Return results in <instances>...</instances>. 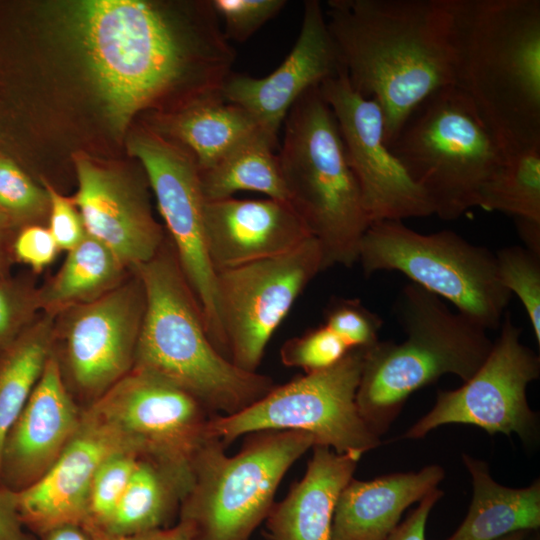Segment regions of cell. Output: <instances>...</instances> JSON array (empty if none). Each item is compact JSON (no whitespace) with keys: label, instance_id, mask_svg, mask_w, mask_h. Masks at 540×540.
<instances>
[{"label":"cell","instance_id":"1","mask_svg":"<svg viewBox=\"0 0 540 540\" xmlns=\"http://www.w3.org/2000/svg\"><path fill=\"white\" fill-rule=\"evenodd\" d=\"M71 29L117 132L173 95L187 104L220 95L236 57L212 0L182 10L141 0L80 1Z\"/></svg>","mask_w":540,"mask_h":540},{"label":"cell","instance_id":"2","mask_svg":"<svg viewBox=\"0 0 540 540\" xmlns=\"http://www.w3.org/2000/svg\"><path fill=\"white\" fill-rule=\"evenodd\" d=\"M325 14L350 86L374 100L387 145L410 113L453 85L449 0H329Z\"/></svg>","mask_w":540,"mask_h":540},{"label":"cell","instance_id":"3","mask_svg":"<svg viewBox=\"0 0 540 540\" xmlns=\"http://www.w3.org/2000/svg\"><path fill=\"white\" fill-rule=\"evenodd\" d=\"M453 85L506 155L540 146V1L449 0Z\"/></svg>","mask_w":540,"mask_h":540},{"label":"cell","instance_id":"4","mask_svg":"<svg viewBox=\"0 0 540 540\" xmlns=\"http://www.w3.org/2000/svg\"><path fill=\"white\" fill-rule=\"evenodd\" d=\"M132 271L146 301L134 369L178 385L220 416L248 408L276 386L271 377L239 368L215 348L168 237L152 259Z\"/></svg>","mask_w":540,"mask_h":540},{"label":"cell","instance_id":"5","mask_svg":"<svg viewBox=\"0 0 540 540\" xmlns=\"http://www.w3.org/2000/svg\"><path fill=\"white\" fill-rule=\"evenodd\" d=\"M395 310L406 338L366 349L356 393L360 416L379 437L412 393L446 374L466 382L493 346L487 330L414 283L402 288Z\"/></svg>","mask_w":540,"mask_h":540},{"label":"cell","instance_id":"6","mask_svg":"<svg viewBox=\"0 0 540 540\" xmlns=\"http://www.w3.org/2000/svg\"><path fill=\"white\" fill-rule=\"evenodd\" d=\"M278 155L288 203L321 245L325 270L358 261L369 227L336 118L320 86L305 91L284 120Z\"/></svg>","mask_w":540,"mask_h":540},{"label":"cell","instance_id":"7","mask_svg":"<svg viewBox=\"0 0 540 540\" xmlns=\"http://www.w3.org/2000/svg\"><path fill=\"white\" fill-rule=\"evenodd\" d=\"M433 214L447 221L476 207L506 154L467 96L454 85L421 102L388 144Z\"/></svg>","mask_w":540,"mask_h":540},{"label":"cell","instance_id":"8","mask_svg":"<svg viewBox=\"0 0 540 540\" xmlns=\"http://www.w3.org/2000/svg\"><path fill=\"white\" fill-rule=\"evenodd\" d=\"M247 436L235 455H227L213 436L196 453L178 514L195 540H250L268 516L284 475L316 445L305 432L265 430Z\"/></svg>","mask_w":540,"mask_h":540},{"label":"cell","instance_id":"9","mask_svg":"<svg viewBox=\"0 0 540 540\" xmlns=\"http://www.w3.org/2000/svg\"><path fill=\"white\" fill-rule=\"evenodd\" d=\"M357 262L367 276L402 273L485 330L501 325L511 297L500 282L495 253L450 230L422 234L399 220L374 222L361 239Z\"/></svg>","mask_w":540,"mask_h":540},{"label":"cell","instance_id":"10","mask_svg":"<svg viewBox=\"0 0 540 540\" xmlns=\"http://www.w3.org/2000/svg\"><path fill=\"white\" fill-rule=\"evenodd\" d=\"M365 351L351 349L334 366L276 385L236 414L215 415L209 434L227 446L238 437L259 431L305 432L314 437L316 445L362 456L381 444L356 405Z\"/></svg>","mask_w":540,"mask_h":540},{"label":"cell","instance_id":"11","mask_svg":"<svg viewBox=\"0 0 540 540\" xmlns=\"http://www.w3.org/2000/svg\"><path fill=\"white\" fill-rule=\"evenodd\" d=\"M83 411L122 450L183 469H192L215 416L185 389L134 368Z\"/></svg>","mask_w":540,"mask_h":540},{"label":"cell","instance_id":"12","mask_svg":"<svg viewBox=\"0 0 540 540\" xmlns=\"http://www.w3.org/2000/svg\"><path fill=\"white\" fill-rule=\"evenodd\" d=\"M145 303L142 282L132 271L107 294L55 316L53 354L83 408L133 369Z\"/></svg>","mask_w":540,"mask_h":540},{"label":"cell","instance_id":"13","mask_svg":"<svg viewBox=\"0 0 540 540\" xmlns=\"http://www.w3.org/2000/svg\"><path fill=\"white\" fill-rule=\"evenodd\" d=\"M325 270L313 236L284 254L216 272V300L228 357L257 372L266 346L307 285Z\"/></svg>","mask_w":540,"mask_h":540},{"label":"cell","instance_id":"14","mask_svg":"<svg viewBox=\"0 0 540 540\" xmlns=\"http://www.w3.org/2000/svg\"><path fill=\"white\" fill-rule=\"evenodd\" d=\"M131 155L145 172L184 276L199 304L206 331L215 348L228 358L216 300V272L205 235L199 169L192 156L153 131L129 143Z\"/></svg>","mask_w":540,"mask_h":540},{"label":"cell","instance_id":"15","mask_svg":"<svg viewBox=\"0 0 540 540\" xmlns=\"http://www.w3.org/2000/svg\"><path fill=\"white\" fill-rule=\"evenodd\" d=\"M501 332L477 372L455 390L439 391L433 408L402 436L419 439L446 424L475 425L493 435H518L531 443L538 432L527 401L528 385L539 378L540 358L521 341L507 313Z\"/></svg>","mask_w":540,"mask_h":540},{"label":"cell","instance_id":"16","mask_svg":"<svg viewBox=\"0 0 540 540\" xmlns=\"http://www.w3.org/2000/svg\"><path fill=\"white\" fill-rule=\"evenodd\" d=\"M320 90L336 118L369 223L432 215L426 195L387 145L380 106L350 86L344 68Z\"/></svg>","mask_w":540,"mask_h":540},{"label":"cell","instance_id":"17","mask_svg":"<svg viewBox=\"0 0 540 540\" xmlns=\"http://www.w3.org/2000/svg\"><path fill=\"white\" fill-rule=\"evenodd\" d=\"M342 69L321 3L307 0L297 41L282 64L262 78L232 72L221 96L245 109L261 128L277 137L296 100Z\"/></svg>","mask_w":540,"mask_h":540},{"label":"cell","instance_id":"18","mask_svg":"<svg viewBox=\"0 0 540 540\" xmlns=\"http://www.w3.org/2000/svg\"><path fill=\"white\" fill-rule=\"evenodd\" d=\"M78 190L71 198L85 232L129 269L152 259L166 236L154 219L145 186L86 158H77Z\"/></svg>","mask_w":540,"mask_h":540},{"label":"cell","instance_id":"19","mask_svg":"<svg viewBox=\"0 0 540 540\" xmlns=\"http://www.w3.org/2000/svg\"><path fill=\"white\" fill-rule=\"evenodd\" d=\"M83 408L63 379L53 354L1 452L0 485L21 492L37 482L59 459L77 434Z\"/></svg>","mask_w":540,"mask_h":540},{"label":"cell","instance_id":"20","mask_svg":"<svg viewBox=\"0 0 540 540\" xmlns=\"http://www.w3.org/2000/svg\"><path fill=\"white\" fill-rule=\"evenodd\" d=\"M204 221L215 272L284 254L312 236L288 202L272 198L205 201Z\"/></svg>","mask_w":540,"mask_h":540},{"label":"cell","instance_id":"21","mask_svg":"<svg viewBox=\"0 0 540 540\" xmlns=\"http://www.w3.org/2000/svg\"><path fill=\"white\" fill-rule=\"evenodd\" d=\"M117 450L122 449L114 438L83 411L81 426L59 459L37 482L17 492L26 530L38 537L59 525L86 524L95 473Z\"/></svg>","mask_w":540,"mask_h":540},{"label":"cell","instance_id":"22","mask_svg":"<svg viewBox=\"0 0 540 540\" xmlns=\"http://www.w3.org/2000/svg\"><path fill=\"white\" fill-rule=\"evenodd\" d=\"M304 476L265 519L270 540H331L338 497L353 478L361 456L314 445Z\"/></svg>","mask_w":540,"mask_h":540},{"label":"cell","instance_id":"23","mask_svg":"<svg viewBox=\"0 0 540 540\" xmlns=\"http://www.w3.org/2000/svg\"><path fill=\"white\" fill-rule=\"evenodd\" d=\"M443 478L438 465L367 481L352 478L338 497L331 540H385L403 512L435 490Z\"/></svg>","mask_w":540,"mask_h":540},{"label":"cell","instance_id":"24","mask_svg":"<svg viewBox=\"0 0 540 540\" xmlns=\"http://www.w3.org/2000/svg\"><path fill=\"white\" fill-rule=\"evenodd\" d=\"M462 459L471 476L472 501L465 519L447 540H497L539 529V479L525 488L506 487L493 480L487 463L467 454Z\"/></svg>","mask_w":540,"mask_h":540},{"label":"cell","instance_id":"25","mask_svg":"<svg viewBox=\"0 0 540 540\" xmlns=\"http://www.w3.org/2000/svg\"><path fill=\"white\" fill-rule=\"evenodd\" d=\"M192 479V469L139 458L114 513L100 529L112 534L133 535L171 526Z\"/></svg>","mask_w":540,"mask_h":540},{"label":"cell","instance_id":"26","mask_svg":"<svg viewBox=\"0 0 540 540\" xmlns=\"http://www.w3.org/2000/svg\"><path fill=\"white\" fill-rule=\"evenodd\" d=\"M167 116L160 130L176 139L175 144L192 156L199 171L211 167L260 128L250 113L221 95L193 102Z\"/></svg>","mask_w":540,"mask_h":540},{"label":"cell","instance_id":"27","mask_svg":"<svg viewBox=\"0 0 540 540\" xmlns=\"http://www.w3.org/2000/svg\"><path fill=\"white\" fill-rule=\"evenodd\" d=\"M131 272L110 249L86 234L67 251L60 269L38 287L40 310L56 316L96 300L122 284Z\"/></svg>","mask_w":540,"mask_h":540},{"label":"cell","instance_id":"28","mask_svg":"<svg viewBox=\"0 0 540 540\" xmlns=\"http://www.w3.org/2000/svg\"><path fill=\"white\" fill-rule=\"evenodd\" d=\"M277 137L258 128L241 140L211 167L199 171L205 201L230 198L239 191H253L288 202L278 155Z\"/></svg>","mask_w":540,"mask_h":540},{"label":"cell","instance_id":"29","mask_svg":"<svg viewBox=\"0 0 540 540\" xmlns=\"http://www.w3.org/2000/svg\"><path fill=\"white\" fill-rule=\"evenodd\" d=\"M55 316L41 312L0 354V459L5 439L53 351Z\"/></svg>","mask_w":540,"mask_h":540},{"label":"cell","instance_id":"30","mask_svg":"<svg viewBox=\"0 0 540 540\" xmlns=\"http://www.w3.org/2000/svg\"><path fill=\"white\" fill-rule=\"evenodd\" d=\"M476 207L540 221V146L506 155L481 187Z\"/></svg>","mask_w":540,"mask_h":540},{"label":"cell","instance_id":"31","mask_svg":"<svg viewBox=\"0 0 540 540\" xmlns=\"http://www.w3.org/2000/svg\"><path fill=\"white\" fill-rule=\"evenodd\" d=\"M49 212L46 189L38 187L12 160L0 156V221L13 231L39 224Z\"/></svg>","mask_w":540,"mask_h":540},{"label":"cell","instance_id":"32","mask_svg":"<svg viewBox=\"0 0 540 540\" xmlns=\"http://www.w3.org/2000/svg\"><path fill=\"white\" fill-rule=\"evenodd\" d=\"M495 258L500 282L521 301L540 344V254L509 246L495 253Z\"/></svg>","mask_w":540,"mask_h":540},{"label":"cell","instance_id":"33","mask_svg":"<svg viewBox=\"0 0 540 540\" xmlns=\"http://www.w3.org/2000/svg\"><path fill=\"white\" fill-rule=\"evenodd\" d=\"M138 460L135 454L123 450L114 451L103 460L92 481L86 524L103 528L108 523Z\"/></svg>","mask_w":540,"mask_h":540},{"label":"cell","instance_id":"34","mask_svg":"<svg viewBox=\"0 0 540 540\" xmlns=\"http://www.w3.org/2000/svg\"><path fill=\"white\" fill-rule=\"evenodd\" d=\"M351 349L325 324L286 340L280 349L281 362L305 374L320 372L337 364Z\"/></svg>","mask_w":540,"mask_h":540},{"label":"cell","instance_id":"35","mask_svg":"<svg viewBox=\"0 0 540 540\" xmlns=\"http://www.w3.org/2000/svg\"><path fill=\"white\" fill-rule=\"evenodd\" d=\"M37 291L38 287L26 278L0 275V354L41 313Z\"/></svg>","mask_w":540,"mask_h":540},{"label":"cell","instance_id":"36","mask_svg":"<svg viewBox=\"0 0 540 540\" xmlns=\"http://www.w3.org/2000/svg\"><path fill=\"white\" fill-rule=\"evenodd\" d=\"M350 349H368L378 340L380 317L357 298H334L324 313V323Z\"/></svg>","mask_w":540,"mask_h":540},{"label":"cell","instance_id":"37","mask_svg":"<svg viewBox=\"0 0 540 540\" xmlns=\"http://www.w3.org/2000/svg\"><path fill=\"white\" fill-rule=\"evenodd\" d=\"M287 4L285 0H212L227 40L243 42Z\"/></svg>","mask_w":540,"mask_h":540},{"label":"cell","instance_id":"38","mask_svg":"<svg viewBox=\"0 0 540 540\" xmlns=\"http://www.w3.org/2000/svg\"><path fill=\"white\" fill-rule=\"evenodd\" d=\"M60 251L47 227L31 224L18 229L12 240L14 263L28 266L39 273L48 267Z\"/></svg>","mask_w":540,"mask_h":540},{"label":"cell","instance_id":"39","mask_svg":"<svg viewBox=\"0 0 540 540\" xmlns=\"http://www.w3.org/2000/svg\"><path fill=\"white\" fill-rule=\"evenodd\" d=\"M45 189L49 198L48 229L60 250L69 251L78 245L86 236L80 214L68 199L58 193L51 185Z\"/></svg>","mask_w":540,"mask_h":540},{"label":"cell","instance_id":"40","mask_svg":"<svg viewBox=\"0 0 540 540\" xmlns=\"http://www.w3.org/2000/svg\"><path fill=\"white\" fill-rule=\"evenodd\" d=\"M437 488L419 501L417 508L388 535L385 540H426L425 530L428 516L442 496Z\"/></svg>","mask_w":540,"mask_h":540},{"label":"cell","instance_id":"41","mask_svg":"<svg viewBox=\"0 0 540 540\" xmlns=\"http://www.w3.org/2000/svg\"><path fill=\"white\" fill-rule=\"evenodd\" d=\"M84 525L94 540H195L192 527L182 520L165 528L133 535L112 534L91 524Z\"/></svg>","mask_w":540,"mask_h":540},{"label":"cell","instance_id":"42","mask_svg":"<svg viewBox=\"0 0 540 540\" xmlns=\"http://www.w3.org/2000/svg\"><path fill=\"white\" fill-rule=\"evenodd\" d=\"M0 540H35L18 512L17 493L0 485Z\"/></svg>","mask_w":540,"mask_h":540},{"label":"cell","instance_id":"43","mask_svg":"<svg viewBox=\"0 0 540 540\" xmlns=\"http://www.w3.org/2000/svg\"><path fill=\"white\" fill-rule=\"evenodd\" d=\"M39 540H94L85 525L63 524L38 536Z\"/></svg>","mask_w":540,"mask_h":540},{"label":"cell","instance_id":"44","mask_svg":"<svg viewBox=\"0 0 540 540\" xmlns=\"http://www.w3.org/2000/svg\"><path fill=\"white\" fill-rule=\"evenodd\" d=\"M520 237L526 244V248L540 254V221L514 218Z\"/></svg>","mask_w":540,"mask_h":540},{"label":"cell","instance_id":"45","mask_svg":"<svg viewBox=\"0 0 540 540\" xmlns=\"http://www.w3.org/2000/svg\"><path fill=\"white\" fill-rule=\"evenodd\" d=\"M15 232L0 221V275L11 274V267L14 264L12 240Z\"/></svg>","mask_w":540,"mask_h":540},{"label":"cell","instance_id":"46","mask_svg":"<svg viewBox=\"0 0 540 540\" xmlns=\"http://www.w3.org/2000/svg\"><path fill=\"white\" fill-rule=\"evenodd\" d=\"M528 533L525 531L515 532L497 540H525Z\"/></svg>","mask_w":540,"mask_h":540}]
</instances>
